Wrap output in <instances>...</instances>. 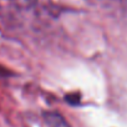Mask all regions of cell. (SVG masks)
Segmentation results:
<instances>
[{"label": "cell", "mask_w": 127, "mask_h": 127, "mask_svg": "<svg viewBox=\"0 0 127 127\" xmlns=\"http://www.w3.org/2000/svg\"><path fill=\"white\" fill-rule=\"evenodd\" d=\"M45 121H46L47 127H70L66 120L60 113H56V112L45 113Z\"/></svg>", "instance_id": "1"}]
</instances>
